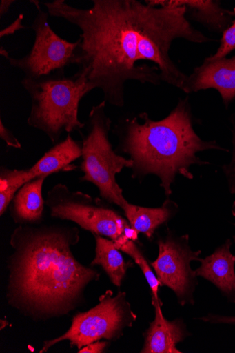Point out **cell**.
I'll list each match as a JSON object with an SVG mask.
<instances>
[{
  "instance_id": "6da1fadb",
  "label": "cell",
  "mask_w": 235,
  "mask_h": 353,
  "mask_svg": "<svg viewBox=\"0 0 235 353\" xmlns=\"http://www.w3.org/2000/svg\"><path fill=\"white\" fill-rule=\"evenodd\" d=\"M81 9L64 0L45 3L50 16L63 19L81 30L75 65L104 101L122 108L130 81L181 90L187 79L172 61L175 41L215 42L190 22L184 7H152L137 0H92Z\"/></svg>"
},
{
  "instance_id": "7a4b0ae2",
  "label": "cell",
  "mask_w": 235,
  "mask_h": 353,
  "mask_svg": "<svg viewBox=\"0 0 235 353\" xmlns=\"http://www.w3.org/2000/svg\"><path fill=\"white\" fill-rule=\"evenodd\" d=\"M80 240L76 228L23 225L11 236L8 299L32 318L59 317L82 301L98 272L81 264L72 251Z\"/></svg>"
},
{
  "instance_id": "3957f363",
  "label": "cell",
  "mask_w": 235,
  "mask_h": 353,
  "mask_svg": "<svg viewBox=\"0 0 235 353\" xmlns=\"http://www.w3.org/2000/svg\"><path fill=\"white\" fill-rule=\"evenodd\" d=\"M127 118L115 126L119 150L132 160V177L139 179L150 174L157 176L165 194H172V185L177 175L192 179L190 168L193 165H209L196 154L217 150L229 152L216 141H205L195 132L188 98L180 99L172 112L163 119L154 121L143 112Z\"/></svg>"
},
{
  "instance_id": "277c9868",
  "label": "cell",
  "mask_w": 235,
  "mask_h": 353,
  "mask_svg": "<svg viewBox=\"0 0 235 353\" xmlns=\"http://www.w3.org/2000/svg\"><path fill=\"white\" fill-rule=\"evenodd\" d=\"M21 83L31 100L29 126L45 134L54 144L65 132L81 133L85 123L79 119L80 102L94 90L83 74L77 72L71 77L37 79L24 77Z\"/></svg>"
},
{
  "instance_id": "5b68a950",
  "label": "cell",
  "mask_w": 235,
  "mask_h": 353,
  "mask_svg": "<svg viewBox=\"0 0 235 353\" xmlns=\"http://www.w3.org/2000/svg\"><path fill=\"white\" fill-rule=\"evenodd\" d=\"M106 105L103 101L92 108L85 123L87 133H80L83 138L81 169L84 173L81 181L94 185L102 199L122 209L128 202L116 176L124 168H132L133 163L113 149L109 137L112 120L106 113Z\"/></svg>"
},
{
  "instance_id": "8992f818",
  "label": "cell",
  "mask_w": 235,
  "mask_h": 353,
  "mask_svg": "<svg viewBox=\"0 0 235 353\" xmlns=\"http://www.w3.org/2000/svg\"><path fill=\"white\" fill-rule=\"evenodd\" d=\"M113 294L112 291H108L99 298V303L94 307L75 315L70 330L57 339L45 341L40 352H47L63 341H69L72 347L81 350L102 339H119L124 330L136 322L137 316L127 301L125 293L119 292L116 296Z\"/></svg>"
},
{
  "instance_id": "52a82bcc",
  "label": "cell",
  "mask_w": 235,
  "mask_h": 353,
  "mask_svg": "<svg viewBox=\"0 0 235 353\" xmlns=\"http://www.w3.org/2000/svg\"><path fill=\"white\" fill-rule=\"evenodd\" d=\"M46 205L52 217L74 221L94 235L114 242L130 227L129 221L102 201L82 192L71 191L63 184L59 183L48 192Z\"/></svg>"
},
{
  "instance_id": "ba28073f",
  "label": "cell",
  "mask_w": 235,
  "mask_h": 353,
  "mask_svg": "<svg viewBox=\"0 0 235 353\" xmlns=\"http://www.w3.org/2000/svg\"><path fill=\"white\" fill-rule=\"evenodd\" d=\"M38 13L31 28L35 41L30 51L21 58L10 56V65L21 70L28 79L65 76V68L75 64L79 41L72 43L58 36L49 22V14L41 9L39 1L32 0Z\"/></svg>"
},
{
  "instance_id": "9c48e42d",
  "label": "cell",
  "mask_w": 235,
  "mask_h": 353,
  "mask_svg": "<svg viewBox=\"0 0 235 353\" xmlns=\"http://www.w3.org/2000/svg\"><path fill=\"white\" fill-rule=\"evenodd\" d=\"M159 255L151 263L161 286H167L176 294L178 303L194 305V292L198 284L192 261H201V250L193 251L189 236H177L170 232L158 241Z\"/></svg>"
},
{
  "instance_id": "30bf717a",
  "label": "cell",
  "mask_w": 235,
  "mask_h": 353,
  "mask_svg": "<svg viewBox=\"0 0 235 353\" xmlns=\"http://www.w3.org/2000/svg\"><path fill=\"white\" fill-rule=\"evenodd\" d=\"M214 89L226 108L235 100V55L217 60L205 59L187 76L183 91L187 94Z\"/></svg>"
},
{
  "instance_id": "8fae6325",
  "label": "cell",
  "mask_w": 235,
  "mask_h": 353,
  "mask_svg": "<svg viewBox=\"0 0 235 353\" xmlns=\"http://www.w3.org/2000/svg\"><path fill=\"white\" fill-rule=\"evenodd\" d=\"M155 318L145 333V344L142 353H182L176 345L184 341L190 333L182 319L167 321L162 313V303L152 301Z\"/></svg>"
},
{
  "instance_id": "7c38bea8",
  "label": "cell",
  "mask_w": 235,
  "mask_h": 353,
  "mask_svg": "<svg viewBox=\"0 0 235 353\" xmlns=\"http://www.w3.org/2000/svg\"><path fill=\"white\" fill-rule=\"evenodd\" d=\"M145 3L152 7H184L191 19L217 34H223L234 17V12L223 8L218 0H146Z\"/></svg>"
},
{
  "instance_id": "4fadbf2b",
  "label": "cell",
  "mask_w": 235,
  "mask_h": 353,
  "mask_svg": "<svg viewBox=\"0 0 235 353\" xmlns=\"http://www.w3.org/2000/svg\"><path fill=\"white\" fill-rule=\"evenodd\" d=\"M231 246V241L227 240L212 254L201 259L195 271L197 276L212 282L230 302H235V256Z\"/></svg>"
},
{
  "instance_id": "5bb4252c",
  "label": "cell",
  "mask_w": 235,
  "mask_h": 353,
  "mask_svg": "<svg viewBox=\"0 0 235 353\" xmlns=\"http://www.w3.org/2000/svg\"><path fill=\"white\" fill-rule=\"evenodd\" d=\"M82 156V143L76 141L69 134L63 141L54 145L28 170L32 180L47 178L59 172L73 171L76 168L72 165Z\"/></svg>"
},
{
  "instance_id": "9a60e30c",
  "label": "cell",
  "mask_w": 235,
  "mask_h": 353,
  "mask_svg": "<svg viewBox=\"0 0 235 353\" xmlns=\"http://www.w3.org/2000/svg\"><path fill=\"white\" fill-rule=\"evenodd\" d=\"M122 210L130 227L152 239L156 229L170 220L177 212L178 207L174 202L166 200L159 208H143L127 203Z\"/></svg>"
},
{
  "instance_id": "2e32d148",
  "label": "cell",
  "mask_w": 235,
  "mask_h": 353,
  "mask_svg": "<svg viewBox=\"0 0 235 353\" xmlns=\"http://www.w3.org/2000/svg\"><path fill=\"white\" fill-rule=\"evenodd\" d=\"M46 178L41 177L25 183L13 200L12 214L16 223H38L43 218L45 201L43 186Z\"/></svg>"
},
{
  "instance_id": "e0dca14e",
  "label": "cell",
  "mask_w": 235,
  "mask_h": 353,
  "mask_svg": "<svg viewBox=\"0 0 235 353\" xmlns=\"http://www.w3.org/2000/svg\"><path fill=\"white\" fill-rule=\"evenodd\" d=\"M96 239L95 258L92 266L100 265L109 276L111 281L116 286L120 287L127 270L133 266L131 263H126L119 250L113 241L102 236L94 235Z\"/></svg>"
},
{
  "instance_id": "ac0fdd59",
  "label": "cell",
  "mask_w": 235,
  "mask_h": 353,
  "mask_svg": "<svg viewBox=\"0 0 235 353\" xmlns=\"http://www.w3.org/2000/svg\"><path fill=\"white\" fill-rule=\"evenodd\" d=\"M32 181L28 170H9L2 168L0 172V214L6 212L17 192Z\"/></svg>"
},
{
  "instance_id": "d6986e66",
  "label": "cell",
  "mask_w": 235,
  "mask_h": 353,
  "mask_svg": "<svg viewBox=\"0 0 235 353\" xmlns=\"http://www.w3.org/2000/svg\"><path fill=\"white\" fill-rule=\"evenodd\" d=\"M119 250L128 254L141 268L152 290V301H160L159 299V287L161 285L157 276L154 274L145 256L136 245L135 241H128L122 245Z\"/></svg>"
},
{
  "instance_id": "ffe728a7",
  "label": "cell",
  "mask_w": 235,
  "mask_h": 353,
  "mask_svg": "<svg viewBox=\"0 0 235 353\" xmlns=\"http://www.w3.org/2000/svg\"><path fill=\"white\" fill-rule=\"evenodd\" d=\"M234 19L231 25L223 32L220 46L216 53L209 57L208 60H217L227 57L235 50V7L233 9Z\"/></svg>"
},
{
  "instance_id": "44dd1931",
  "label": "cell",
  "mask_w": 235,
  "mask_h": 353,
  "mask_svg": "<svg viewBox=\"0 0 235 353\" xmlns=\"http://www.w3.org/2000/svg\"><path fill=\"white\" fill-rule=\"evenodd\" d=\"M231 121L232 123V158L231 163L223 167V170L228 179L230 192L232 194H235V114L232 116Z\"/></svg>"
},
{
  "instance_id": "7402d4cb",
  "label": "cell",
  "mask_w": 235,
  "mask_h": 353,
  "mask_svg": "<svg viewBox=\"0 0 235 353\" xmlns=\"http://www.w3.org/2000/svg\"><path fill=\"white\" fill-rule=\"evenodd\" d=\"M0 138H1L9 147L17 149L21 148V144L14 137L13 133L4 125L2 119L1 121H0Z\"/></svg>"
},
{
  "instance_id": "603a6c76",
  "label": "cell",
  "mask_w": 235,
  "mask_h": 353,
  "mask_svg": "<svg viewBox=\"0 0 235 353\" xmlns=\"http://www.w3.org/2000/svg\"><path fill=\"white\" fill-rule=\"evenodd\" d=\"M23 19L24 15L20 14L13 23L0 31V38L14 35L18 30L25 29V26L23 24Z\"/></svg>"
},
{
  "instance_id": "cb8c5ba5",
  "label": "cell",
  "mask_w": 235,
  "mask_h": 353,
  "mask_svg": "<svg viewBox=\"0 0 235 353\" xmlns=\"http://www.w3.org/2000/svg\"><path fill=\"white\" fill-rule=\"evenodd\" d=\"M200 319L211 324L235 325V316H226L210 314L207 316L201 318Z\"/></svg>"
},
{
  "instance_id": "d4e9b609",
  "label": "cell",
  "mask_w": 235,
  "mask_h": 353,
  "mask_svg": "<svg viewBox=\"0 0 235 353\" xmlns=\"http://www.w3.org/2000/svg\"><path fill=\"white\" fill-rule=\"evenodd\" d=\"M109 343L106 341H96L79 350V353H102L105 351Z\"/></svg>"
},
{
  "instance_id": "484cf974",
  "label": "cell",
  "mask_w": 235,
  "mask_h": 353,
  "mask_svg": "<svg viewBox=\"0 0 235 353\" xmlns=\"http://www.w3.org/2000/svg\"><path fill=\"white\" fill-rule=\"evenodd\" d=\"M14 3H16L14 0H1L0 1V17L2 18L7 14Z\"/></svg>"
},
{
  "instance_id": "4316f807",
  "label": "cell",
  "mask_w": 235,
  "mask_h": 353,
  "mask_svg": "<svg viewBox=\"0 0 235 353\" xmlns=\"http://www.w3.org/2000/svg\"><path fill=\"white\" fill-rule=\"evenodd\" d=\"M0 54L4 57L6 59L10 56L9 52L4 48H0Z\"/></svg>"
},
{
  "instance_id": "83f0119b",
  "label": "cell",
  "mask_w": 235,
  "mask_h": 353,
  "mask_svg": "<svg viewBox=\"0 0 235 353\" xmlns=\"http://www.w3.org/2000/svg\"><path fill=\"white\" fill-rule=\"evenodd\" d=\"M232 215L235 217V201H234L233 205H232ZM234 225H235V224H234ZM234 239L235 241V236L234 237Z\"/></svg>"
}]
</instances>
